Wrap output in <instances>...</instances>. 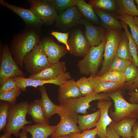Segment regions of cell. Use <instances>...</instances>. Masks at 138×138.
Wrapping results in <instances>:
<instances>
[{"label":"cell","instance_id":"d6986e66","mask_svg":"<svg viewBox=\"0 0 138 138\" xmlns=\"http://www.w3.org/2000/svg\"><path fill=\"white\" fill-rule=\"evenodd\" d=\"M82 97L74 78L67 81L60 86L58 90V99L60 103L72 99Z\"/></svg>","mask_w":138,"mask_h":138},{"label":"cell","instance_id":"9a60e30c","mask_svg":"<svg viewBox=\"0 0 138 138\" xmlns=\"http://www.w3.org/2000/svg\"><path fill=\"white\" fill-rule=\"evenodd\" d=\"M82 16L77 7H71L58 14L56 25L62 29H67L79 24Z\"/></svg>","mask_w":138,"mask_h":138},{"label":"cell","instance_id":"8fae6325","mask_svg":"<svg viewBox=\"0 0 138 138\" xmlns=\"http://www.w3.org/2000/svg\"><path fill=\"white\" fill-rule=\"evenodd\" d=\"M106 99L110 100L108 93H102L96 94L93 93L89 95L76 98L67 100L63 102L69 105L78 113L86 114L87 110L91 105L90 103L95 100Z\"/></svg>","mask_w":138,"mask_h":138},{"label":"cell","instance_id":"f907efd6","mask_svg":"<svg viewBox=\"0 0 138 138\" xmlns=\"http://www.w3.org/2000/svg\"><path fill=\"white\" fill-rule=\"evenodd\" d=\"M134 17L135 22L138 26V17L135 16Z\"/></svg>","mask_w":138,"mask_h":138},{"label":"cell","instance_id":"7c38bea8","mask_svg":"<svg viewBox=\"0 0 138 138\" xmlns=\"http://www.w3.org/2000/svg\"><path fill=\"white\" fill-rule=\"evenodd\" d=\"M68 43L69 52L75 56L84 57L91 47L85 34L79 30H76L71 34Z\"/></svg>","mask_w":138,"mask_h":138},{"label":"cell","instance_id":"ba28073f","mask_svg":"<svg viewBox=\"0 0 138 138\" xmlns=\"http://www.w3.org/2000/svg\"><path fill=\"white\" fill-rule=\"evenodd\" d=\"M23 62L26 71L30 75L41 71L52 64L38 44L25 56Z\"/></svg>","mask_w":138,"mask_h":138},{"label":"cell","instance_id":"9c48e42d","mask_svg":"<svg viewBox=\"0 0 138 138\" xmlns=\"http://www.w3.org/2000/svg\"><path fill=\"white\" fill-rule=\"evenodd\" d=\"M30 9L36 16L48 25L55 21L58 16L57 12L49 0H29Z\"/></svg>","mask_w":138,"mask_h":138},{"label":"cell","instance_id":"5bb4252c","mask_svg":"<svg viewBox=\"0 0 138 138\" xmlns=\"http://www.w3.org/2000/svg\"><path fill=\"white\" fill-rule=\"evenodd\" d=\"M112 102L106 99L98 100L97 107L100 110L99 119L96 128L97 131V136L100 138H107L106 128L113 120L108 115L109 108Z\"/></svg>","mask_w":138,"mask_h":138},{"label":"cell","instance_id":"6da1fadb","mask_svg":"<svg viewBox=\"0 0 138 138\" xmlns=\"http://www.w3.org/2000/svg\"><path fill=\"white\" fill-rule=\"evenodd\" d=\"M40 37V30L31 28L14 36L10 50L15 61L20 68L23 67L24 57L38 44Z\"/></svg>","mask_w":138,"mask_h":138},{"label":"cell","instance_id":"f6af8a7d","mask_svg":"<svg viewBox=\"0 0 138 138\" xmlns=\"http://www.w3.org/2000/svg\"><path fill=\"white\" fill-rule=\"evenodd\" d=\"M106 131L107 138H120V136L113 128L107 127Z\"/></svg>","mask_w":138,"mask_h":138},{"label":"cell","instance_id":"cb8c5ba5","mask_svg":"<svg viewBox=\"0 0 138 138\" xmlns=\"http://www.w3.org/2000/svg\"><path fill=\"white\" fill-rule=\"evenodd\" d=\"M17 86L22 91H25L26 88L28 86H32L36 88L38 86H43L46 84H52L57 85L59 83V80L57 78L48 80H39L31 79L29 78L19 76L13 77Z\"/></svg>","mask_w":138,"mask_h":138},{"label":"cell","instance_id":"7dc6e473","mask_svg":"<svg viewBox=\"0 0 138 138\" xmlns=\"http://www.w3.org/2000/svg\"><path fill=\"white\" fill-rule=\"evenodd\" d=\"M27 133L25 130L22 129L21 131L20 132L19 134V138H28Z\"/></svg>","mask_w":138,"mask_h":138},{"label":"cell","instance_id":"60d3db41","mask_svg":"<svg viewBox=\"0 0 138 138\" xmlns=\"http://www.w3.org/2000/svg\"><path fill=\"white\" fill-rule=\"evenodd\" d=\"M97 134V128L83 131L82 133L71 134L70 138H96Z\"/></svg>","mask_w":138,"mask_h":138},{"label":"cell","instance_id":"277c9868","mask_svg":"<svg viewBox=\"0 0 138 138\" xmlns=\"http://www.w3.org/2000/svg\"><path fill=\"white\" fill-rule=\"evenodd\" d=\"M119 89L108 93L109 97L114 102V109L110 110V114L113 122L117 123L126 118L138 119V103L133 104L127 101Z\"/></svg>","mask_w":138,"mask_h":138},{"label":"cell","instance_id":"4dcf8cb0","mask_svg":"<svg viewBox=\"0 0 138 138\" xmlns=\"http://www.w3.org/2000/svg\"><path fill=\"white\" fill-rule=\"evenodd\" d=\"M88 3L94 9H99L109 12L116 13L118 10L115 0H91Z\"/></svg>","mask_w":138,"mask_h":138},{"label":"cell","instance_id":"30bf717a","mask_svg":"<svg viewBox=\"0 0 138 138\" xmlns=\"http://www.w3.org/2000/svg\"><path fill=\"white\" fill-rule=\"evenodd\" d=\"M51 64L59 62L60 59L67 53L66 47L58 44L50 38L40 40L38 44Z\"/></svg>","mask_w":138,"mask_h":138},{"label":"cell","instance_id":"f5cc1de1","mask_svg":"<svg viewBox=\"0 0 138 138\" xmlns=\"http://www.w3.org/2000/svg\"><path fill=\"white\" fill-rule=\"evenodd\" d=\"M122 138H133V137H122Z\"/></svg>","mask_w":138,"mask_h":138},{"label":"cell","instance_id":"7402d4cb","mask_svg":"<svg viewBox=\"0 0 138 138\" xmlns=\"http://www.w3.org/2000/svg\"><path fill=\"white\" fill-rule=\"evenodd\" d=\"M137 120L135 118H124L117 123L113 121L111 122L109 126L113 128L120 136L124 137H132V128Z\"/></svg>","mask_w":138,"mask_h":138},{"label":"cell","instance_id":"7a4b0ae2","mask_svg":"<svg viewBox=\"0 0 138 138\" xmlns=\"http://www.w3.org/2000/svg\"><path fill=\"white\" fill-rule=\"evenodd\" d=\"M60 109L58 114L60 118L55 131L51 136L52 138L82 132L77 125L78 113L69 105L60 103Z\"/></svg>","mask_w":138,"mask_h":138},{"label":"cell","instance_id":"ffe728a7","mask_svg":"<svg viewBox=\"0 0 138 138\" xmlns=\"http://www.w3.org/2000/svg\"><path fill=\"white\" fill-rule=\"evenodd\" d=\"M94 9L100 19L101 26L107 31L123 28L116 14L99 9Z\"/></svg>","mask_w":138,"mask_h":138},{"label":"cell","instance_id":"ac0fdd59","mask_svg":"<svg viewBox=\"0 0 138 138\" xmlns=\"http://www.w3.org/2000/svg\"><path fill=\"white\" fill-rule=\"evenodd\" d=\"M93 90V93H111L122 88L124 84L103 81L96 75H90L88 78Z\"/></svg>","mask_w":138,"mask_h":138},{"label":"cell","instance_id":"74e56055","mask_svg":"<svg viewBox=\"0 0 138 138\" xmlns=\"http://www.w3.org/2000/svg\"><path fill=\"white\" fill-rule=\"evenodd\" d=\"M132 63V62L130 60L116 57L108 71L113 70L123 72L127 66Z\"/></svg>","mask_w":138,"mask_h":138},{"label":"cell","instance_id":"4fadbf2b","mask_svg":"<svg viewBox=\"0 0 138 138\" xmlns=\"http://www.w3.org/2000/svg\"><path fill=\"white\" fill-rule=\"evenodd\" d=\"M0 5L13 11L20 17L29 28L39 30L44 24L30 9H27L12 5L3 0L0 1Z\"/></svg>","mask_w":138,"mask_h":138},{"label":"cell","instance_id":"d6a6232c","mask_svg":"<svg viewBox=\"0 0 138 138\" xmlns=\"http://www.w3.org/2000/svg\"><path fill=\"white\" fill-rule=\"evenodd\" d=\"M101 80L124 84L125 82L123 72L115 71H107L102 76L99 77Z\"/></svg>","mask_w":138,"mask_h":138},{"label":"cell","instance_id":"1f68e13d","mask_svg":"<svg viewBox=\"0 0 138 138\" xmlns=\"http://www.w3.org/2000/svg\"><path fill=\"white\" fill-rule=\"evenodd\" d=\"M120 21L128 38L130 51L133 59V63L138 68V53L136 44L129 30L128 25L121 20Z\"/></svg>","mask_w":138,"mask_h":138},{"label":"cell","instance_id":"f35d334b","mask_svg":"<svg viewBox=\"0 0 138 138\" xmlns=\"http://www.w3.org/2000/svg\"><path fill=\"white\" fill-rule=\"evenodd\" d=\"M125 82H129L135 79L138 76V68L133 63L128 65L124 72Z\"/></svg>","mask_w":138,"mask_h":138},{"label":"cell","instance_id":"ab89813d","mask_svg":"<svg viewBox=\"0 0 138 138\" xmlns=\"http://www.w3.org/2000/svg\"><path fill=\"white\" fill-rule=\"evenodd\" d=\"M0 86V94L7 92L18 87L13 77L6 80Z\"/></svg>","mask_w":138,"mask_h":138},{"label":"cell","instance_id":"2e32d148","mask_svg":"<svg viewBox=\"0 0 138 138\" xmlns=\"http://www.w3.org/2000/svg\"><path fill=\"white\" fill-rule=\"evenodd\" d=\"M79 24L85 26V34L91 46H98L106 38L107 31L101 26H96L82 18Z\"/></svg>","mask_w":138,"mask_h":138},{"label":"cell","instance_id":"f546056e","mask_svg":"<svg viewBox=\"0 0 138 138\" xmlns=\"http://www.w3.org/2000/svg\"><path fill=\"white\" fill-rule=\"evenodd\" d=\"M116 57L129 60L133 62V59L129 49L128 38L125 31L123 32L119 44Z\"/></svg>","mask_w":138,"mask_h":138},{"label":"cell","instance_id":"836d02e7","mask_svg":"<svg viewBox=\"0 0 138 138\" xmlns=\"http://www.w3.org/2000/svg\"><path fill=\"white\" fill-rule=\"evenodd\" d=\"M76 83L82 96L93 93V87L88 78L82 77L76 81Z\"/></svg>","mask_w":138,"mask_h":138},{"label":"cell","instance_id":"5b68a950","mask_svg":"<svg viewBox=\"0 0 138 138\" xmlns=\"http://www.w3.org/2000/svg\"><path fill=\"white\" fill-rule=\"evenodd\" d=\"M106 38L97 46H91L86 55L79 61L77 66L80 73L96 75L103 56L106 43Z\"/></svg>","mask_w":138,"mask_h":138},{"label":"cell","instance_id":"816d5d0a","mask_svg":"<svg viewBox=\"0 0 138 138\" xmlns=\"http://www.w3.org/2000/svg\"><path fill=\"white\" fill-rule=\"evenodd\" d=\"M134 2H135L137 4V9H138V0H134Z\"/></svg>","mask_w":138,"mask_h":138},{"label":"cell","instance_id":"484cf974","mask_svg":"<svg viewBox=\"0 0 138 138\" xmlns=\"http://www.w3.org/2000/svg\"><path fill=\"white\" fill-rule=\"evenodd\" d=\"M100 113V110L99 109L91 114L83 116L78 115L77 123L79 129L84 131L96 127Z\"/></svg>","mask_w":138,"mask_h":138},{"label":"cell","instance_id":"c3c4849f","mask_svg":"<svg viewBox=\"0 0 138 138\" xmlns=\"http://www.w3.org/2000/svg\"><path fill=\"white\" fill-rule=\"evenodd\" d=\"M12 134L10 133H4L0 135V138H12Z\"/></svg>","mask_w":138,"mask_h":138},{"label":"cell","instance_id":"d4e9b609","mask_svg":"<svg viewBox=\"0 0 138 138\" xmlns=\"http://www.w3.org/2000/svg\"><path fill=\"white\" fill-rule=\"evenodd\" d=\"M27 113L37 123L49 124V121L46 118L42 109L40 99L35 100L29 103Z\"/></svg>","mask_w":138,"mask_h":138},{"label":"cell","instance_id":"83f0119b","mask_svg":"<svg viewBox=\"0 0 138 138\" xmlns=\"http://www.w3.org/2000/svg\"><path fill=\"white\" fill-rule=\"evenodd\" d=\"M118 10L133 17H138V9L133 0H115Z\"/></svg>","mask_w":138,"mask_h":138},{"label":"cell","instance_id":"8d00e7d4","mask_svg":"<svg viewBox=\"0 0 138 138\" xmlns=\"http://www.w3.org/2000/svg\"><path fill=\"white\" fill-rule=\"evenodd\" d=\"M22 91L21 89L17 87L11 90L0 94V100L8 102L11 105L16 103V99Z\"/></svg>","mask_w":138,"mask_h":138},{"label":"cell","instance_id":"ee69618b","mask_svg":"<svg viewBox=\"0 0 138 138\" xmlns=\"http://www.w3.org/2000/svg\"><path fill=\"white\" fill-rule=\"evenodd\" d=\"M127 94L129 96L130 102L133 104L138 103V91L134 90L129 91Z\"/></svg>","mask_w":138,"mask_h":138},{"label":"cell","instance_id":"3957f363","mask_svg":"<svg viewBox=\"0 0 138 138\" xmlns=\"http://www.w3.org/2000/svg\"><path fill=\"white\" fill-rule=\"evenodd\" d=\"M28 104L27 102L24 101L11 104L4 133H10L15 137H18L21 129H22L26 124L32 123V121H28L26 119Z\"/></svg>","mask_w":138,"mask_h":138},{"label":"cell","instance_id":"681fc988","mask_svg":"<svg viewBox=\"0 0 138 138\" xmlns=\"http://www.w3.org/2000/svg\"><path fill=\"white\" fill-rule=\"evenodd\" d=\"M71 135H65L59 136L56 138H70Z\"/></svg>","mask_w":138,"mask_h":138},{"label":"cell","instance_id":"e0dca14e","mask_svg":"<svg viewBox=\"0 0 138 138\" xmlns=\"http://www.w3.org/2000/svg\"><path fill=\"white\" fill-rule=\"evenodd\" d=\"M65 63L63 61L51 64L41 71L31 74L29 78L37 80H48L55 78L60 74L66 72Z\"/></svg>","mask_w":138,"mask_h":138},{"label":"cell","instance_id":"b9f144b4","mask_svg":"<svg viewBox=\"0 0 138 138\" xmlns=\"http://www.w3.org/2000/svg\"><path fill=\"white\" fill-rule=\"evenodd\" d=\"M69 33V32L62 33L52 31L50 33V34L54 36L59 42L65 44L67 50L69 51L70 48L68 41Z\"/></svg>","mask_w":138,"mask_h":138},{"label":"cell","instance_id":"52a82bcc","mask_svg":"<svg viewBox=\"0 0 138 138\" xmlns=\"http://www.w3.org/2000/svg\"><path fill=\"white\" fill-rule=\"evenodd\" d=\"M25 74L15 61L7 44L3 47L0 67V85L11 77H25Z\"/></svg>","mask_w":138,"mask_h":138},{"label":"cell","instance_id":"4316f807","mask_svg":"<svg viewBox=\"0 0 138 138\" xmlns=\"http://www.w3.org/2000/svg\"><path fill=\"white\" fill-rule=\"evenodd\" d=\"M76 5L84 19L95 24H100L101 22L92 5L83 0H77Z\"/></svg>","mask_w":138,"mask_h":138},{"label":"cell","instance_id":"d590c367","mask_svg":"<svg viewBox=\"0 0 138 138\" xmlns=\"http://www.w3.org/2000/svg\"><path fill=\"white\" fill-rule=\"evenodd\" d=\"M59 14L76 5L77 0H49Z\"/></svg>","mask_w":138,"mask_h":138},{"label":"cell","instance_id":"bcb514c9","mask_svg":"<svg viewBox=\"0 0 138 138\" xmlns=\"http://www.w3.org/2000/svg\"><path fill=\"white\" fill-rule=\"evenodd\" d=\"M133 138H138V121H136L132 128Z\"/></svg>","mask_w":138,"mask_h":138},{"label":"cell","instance_id":"44dd1931","mask_svg":"<svg viewBox=\"0 0 138 138\" xmlns=\"http://www.w3.org/2000/svg\"><path fill=\"white\" fill-rule=\"evenodd\" d=\"M57 125H50L48 124L37 123L25 126L23 129L30 133L31 138H47L56 130Z\"/></svg>","mask_w":138,"mask_h":138},{"label":"cell","instance_id":"7bdbcfd3","mask_svg":"<svg viewBox=\"0 0 138 138\" xmlns=\"http://www.w3.org/2000/svg\"><path fill=\"white\" fill-rule=\"evenodd\" d=\"M138 53V49H137ZM124 89L129 90V91L134 90L136 88L138 89V76L134 80L129 82H125L123 86Z\"/></svg>","mask_w":138,"mask_h":138},{"label":"cell","instance_id":"e575fe53","mask_svg":"<svg viewBox=\"0 0 138 138\" xmlns=\"http://www.w3.org/2000/svg\"><path fill=\"white\" fill-rule=\"evenodd\" d=\"M11 104L9 102L2 100L0 102V131L6 127L8 114L9 110Z\"/></svg>","mask_w":138,"mask_h":138},{"label":"cell","instance_id":"8992f818","mask_svg":"<svg viewBox=\"0 0 138 138\" xmlns=\"http://www.w3.org/2000/svg\"><path fill=\"white\" fill-rule=\"evenodd\" d=\"M123 32L121 29L107 31L106 43L102 67L96 76L100 77L108 71L109 67L116 57L117 52Z\"/></svg>","mask_w":138,"mask_h":138},{"label":"cell","instance_id":"603a6c76","mask_svg":"<svg viewBox=\"0 0 138 138\" xmlns=\"http://www.w3.org/2000/svg\"><path fill=\"white\" fill-rule=\"evenodd\" d=\"M39 89L41 95L40 100L42 109L46 118L48 120L53 115L58 113L60 106L55 105L51 101L44 86H39Z\"/></svg>","mask_w":138,"mask_h":138},{"label":"cell","instance_id":"f1b7e54d","mask_svg":"<svg viewBox=\"0 0 138 138\" xmlns=\"http://www.w3.org/2000/svg\"><path fill=\"white\" fill-rule=\"evenodd\" d=\"M117 18L129 26L132 35L138 49V26L134 20L133 17L130 16L117 10L116 13Z\"/></svg>","mask_w":138,"mask_h":138}]
</instances>
